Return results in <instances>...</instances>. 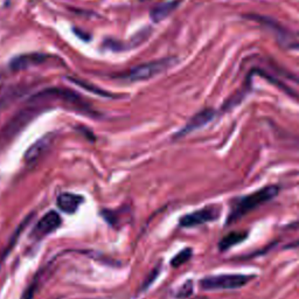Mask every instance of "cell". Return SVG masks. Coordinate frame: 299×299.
Wrapping results in <instances>:
<instances>
[{
  "label": "cell",
  "mask_w": 299,
  "mask_h": 299,
  "mask_svg": "<svg viewBox=\"0 0 299 299\" xmlns=\"http://www.w3.org/2000/svg\"><path fill=\"white\" fill-rule=\"evenodd\" d=\"M281 188L277 185H269L262 187L260 190L254 192V193L239 196L232 200L231 210L227 216L226 224L231 226L233 223L239 222L249 213L257 210L262 204L271 201L276 196L280 194Z\"/></svg>",
  "instance_id": "cell-1"
},
{
  "label": "cell",
  "mask_w": 299,
  "mask_h": 299,
  "mask_svg": "<svg viewBox=\"0 0 299 299\" xmlns=\"http://www.w3.org/2000/svg\"><path fill=\"white\" fill-rule=\"evenodd\" d=\"M175 61L177 60H175L174 57H166V59L150 61V62L130 68L129 71L118 73L116 75H113V77L117 80H122L125 82L146 81L159 75V74H162L163 72L167 71V69L175 63Z\"/></svg>",
  "instance_id": "cell-2"
},
{
  "label": "cell",
  "mask_w": 299,
  "mask_h": 299,
  "mask_svg": "<svg viewBox=\"0 0 299 299\" xmlns=\"http://www.w3.org/2000/svg\"><path fill=\"white\" fill-rule=\"evenodd\" d=\"M255 275L243 273H226V275L204 277L200 281V288L206 291H219V290H236L247 285L255 278Z\"/></svg>",
  "instance_id": "cell-3"
},
{
  "label": "cell",
  "mask_w": 299,
  "mask_h": 299,
  "mask_svg": "<svg viewBox=\"0 0 299 299\" xmlns=\"http://www.w3.org/2000/svg\"><path fill=\"white\" fill-rule=\"evenodd\" d=\"M39 111L40 109L36 108V106H31V108L25 109L18 114H15L13 120L8 122L5 128L0 131V147L15 137L16 133H19L20 130L25 128L32 118H34L39 113Z\"/></svg>",
  "instance_id": "cell-4"
},
{
  "label": "cell",
  "mask_w": 299,
  "mask_h": 299,
  "mask_svg": "<svg viewBox=\"0 0 299 299\" xmlns=\"http://www.w3.org/2000/svg\"><path fill=\"white\" fill-rule=\"evenodd\" d=\"M220 214L221 211L218 206H207L183 215L182 218H180L179 224L183 228H194L202 226L204 223L214 222L220 218Z\"/></svg>",
  "instance_id": "cell-5"
},
{
  "label": "cell",
  "mask_w": 299,
  "mask_h": 299,
  "mask_svg": "<svg viewBox=\"0 0 299 299\" xmlns=\"http://www.w3.org/2000/svg\"><path fill=\"white\" fill-rule=\"evenodd\" d=\"M214 117H215V110L214 109L204 108L202 110H200L198 113H195L194 116L186 123V125L183 126V128L180 130L179 132H177L174 138L185 137V136H187V134H190L191 132H193V131L203 128L204 125H207L208 123L213 121V118Z\"/></svg>",
  "instance_id": "cell-6"
},
{
  "label": "cell",
  "mask_w": 299,
  "mask_h": 299,
  "mask_svg": "<svg viewBox=\"0 0 299 299\" xmlns=\"http://www.w3.org/2000/svg\"><path fill=\"white\" fill-rule=\"evenodd\" d=\"M61 222H62V221H61L60 215L57 214L56 212L54 211L48 212L47 214H44L42 216V219H41L38 224L35 226L34 231H33V236H34L35 239H42V237L46 235L55 232L56 229L60 227Z\"/></svg>",
  "instance_id": "cell-7"
},
{
  "label": "cell",
  "mask_w": 299,
  "mask_h": 299,
  "mask_svg": "<svg viewBox=\"0 0 299 299\" xmlns=\"http://www.w3.org/2000/svg\"><path fill=\"white\" fill-rule=\"evenodd\" d=\"M53 142V134H47L39 141H36L25 153V162L27 164L34 163L51 147Z\"/></svg>",
  "instance_id": "cell-8"
},
{
  "label": "cell",
  "mask_w": 299,
  "mask_h": 299,
  "mask_svg": "<svg viewBox=\"0 0 299 299\" xmlns=\"http://www.w3.org/2000/svg\"><path fill=\"white\" fill-rule=\"evenodd\" d=\"M48 59V55L40 54V53H33V54H25L14 57L10 62V67L13 71H20V69H26L31 65L41 64Z\"/></svg>",
  "instance_id": "cell-9"
},
{
  "label": "cell",
  "mask_w": 299,
  "mask_h": 299,
  "mask_svg": "<svg viewBox=\"0 0 299 299\" xmlns=\"http://www.w3.org/2000/svg\"><path fill=\"white\" fill-rule=\"evenodd\" d=\"M83 202V198L73 193H62L57 196L56 203L61 211L67 214H74L79 210L80 204Z\"/></svg>",
  "instance_id": "cell-10"
},
{
  "label": "cell",
  "mask_w": 299,
  "mask_h": 299,
  "mask_svg": "<svg viewBox=\"0 0 299 299\" xmlns=\"http://www.w3.org/2000/svg\"><path fill=\"white\" fill-rule=\"evenodd\" d=\"M180 3H181V0H169V2L159 4V5L153 7L152 11H151V19L154 22L162 21V20L167 18L172 12L175 11V8L180 5Z\"/></svg>",
  "instance_id": "cell-11"
},
{
  "label": "cell",
  "mask_w": 299,
  "mask_h": 299,
  "mask_svg": "<svg viewBox=\"0 0 299 299\" xmlns=\"http://www.w3.org/2000/svg\"><path fill=\"white\" fill-rule=\"evenodd\" d=\"M248 232L245 231H237V232H231L227 235H224L219 242V249L220 251H227L234 245L239 244L248 237Z\"/></svg>",
  "instance_id": "cell-12"
},
{
  "label": "cell",
  "mask_w": 299,
  "mask_h": 299,
  "mask_svg": "<svg viewBox=\"0 0 299 299\" xmlns=\"http://www.w3.org/2000/svg\"><path fill=\"white\" fill-rule=\"evenodd\" d=\"M32 216H34V214L28 215L27 218L22 221L21 224H20V226L15 229L14 234L11 236V239H10V241H8L7 245H6L5 248H4V250H3L2 252H0V267H2L3 262L6 260V257L8 256V254H10V252L12 251V249L14 248V245L16 244V242H18V239H19L20 234H21L24 229L28 226V223H30V221H31V219H32Z\"/></svg>",
  "instance_id": "cell-13"
},
{
  "label": "cell",
  "mask_w": 299,
  "mask_h": 299,
  "mask_svg": "<svg viewBox=\"0 0 299 299\" xmlns=\"http://www.w3.org/2000/svg\"><path fill=\"white\" fill-rule=\"evenodd\" d=\"M192 255H193V250L191 248H185L183 250L178 252L171 261V265L173 268H179L180 265L185 264L186 262L191 260Z\"/></svg>",
  "instance_id": "cell-14"
},
{
  "label": "cell",
  "mask_w": 299,
  "mask_h": 299,
  "mask_svg": "<svg viewBox=\"0 0 299 299\" xmlns=\"http://www.w3.org/2000/svg\"><path fill=\"white\" fill-rule=\"evenodd\" d=\"M68 80H69V81H72V82H74V83L77 84V85H80V87H82L83 89L88 90V91H91V93H94V94H96V95L104 96V97H114V96L111 95V94H110V93H106V91H104V90H102V89H100V88H95L91 83H88V82H85V81H83V80L71 79V77H69Z\"/></svg>",
  "instance_id": "cell-15"
},
{
  "label": "cell",
  "mask_w": 299,
  "mask_h": 299,
  "mask_svg": "<svg viewBox=\"0 0 299 299\" xmlns=\"http://www.w3.org/2000/svg\"><path fill=\"white\" fill-rule=\"evenodd\" d=\"M192 293H193V282L187 281L186 283H183L181 288L178 290L177 293H175V297L187 298V297H190Z\"/></svg>",
  "instance_id": "cell-16"
},
{
  "label": "cell",
  "mask_w": 299,
  "mask_h": 299,
  "mask_svg": "<svg viewBox=\"0 0 299 299\" xmlns=\"http://www.w3.org/2000/svg\"><path fill=\"white\" fill-rule=\"evenodd\" d=\"M159 273H160V267H159V265H158L157 268H154V269L152 270V272H151L150 275H149V277L146 278V281L144 282V283L142 284V289H141V290H146L147 288H149V286L153 283L155 278L158 277Z\"/></svg>",
  "instance_id": "cell-17"
},
{
  "label": "cell",
  "mask_w": 299,
  "mask_h": 299,
  "mask_svg": "<svg viewBox=\"0 0 299 299\" xmlns=\"http://www.w3.org/2000/svg\"><path fill=\"white\" fill-rule=\"evenodd\" d=\"M293 248H299V240L294 241V242H292V243L285 245V249H293Z\"/></svg>",
  "instance_id": "cell-18"
},
{
  "label": "cell",
  "mask_w": 299,
  "mask_h": 299,
  "mask_svg": "<svg viewBox=\"0 0 299 299\" xmlns=\"http://www.w3.org/2000/svg\"><path fill=\"white\" fill-rule=\"evenodd\" d=\"M142 2H144V0H142Z\"/></svg>",
  "instance_id": "cell-19"
}]
</instances>
